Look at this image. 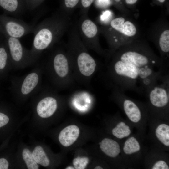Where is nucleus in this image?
I'll return each mask as SVG.
<instances>
[{
  "label": "nucleus",
  "mask_w": 169,
  "mask_h": 169,
  "mask_svg": "<svg viewBox=\"0 0 169 169\" xmlns=\"http://www.w3.org/2000/svg\"><path fill=\"white\" fill-rule=\"evenodd\" d=\"M112 54L107 75L113 89L124 93H145L151 85L169 74L168 63L146 48L125 47Z\"/></svg>",
  "instance_id": "1"
},
{
  "label": "nucleus",
  "mask_w": 169,
  "mask_h": 169,
  "mask_svg": "<svg viewBox=\"0 0 169 169\" xmlns=\"http://www.w3.org/2000/svg\"><path fill=\"white\" fill-rule=\"evenodd\" d=\"M70 18L59 12L45 19L35 26L32 46L29 50L31 60L34 64L42 53L52 47L68 31Z\"/></svg>",
  "instance_id": "2"
},
{
  "label": "nucleus",
  "mask_w": 169,
  "mask_h": 169,
  "mask_svg": "<svg viewBox=\"0 0 169 169\" xmlns=\"http://www.w3.org/2000/svg\"><path fill=\"white\" fill-rule=\"evenodd\" d=\"M68 31L66 52L72 66L75 67L78 73L82 77L89 78L95 71L97 63L82 42L76 24L70 25Z\"/></svg>",
  "instance_id": "3"
},
{
  "label": "nucleus",
  "mask_w": 169,
  "mask_h": 169,
  "mask_svg": "<svg viewBox=\"0 0 169 169\" xmlns=\"http://www.w3.org/2000/svg\"><path fill=\"white\" fill-rule=\"evenodd\" d=\"M71 64L66 52L57 48L50 54L46 69L54 85L58 88L63 87L70 73Z\"/></svg>",
  "instance_id": "4"
},
{
  "label": "nucleus",
  "mask_w": 169,
  "mask_h": 169,
  "mask_svg": "<svg viewBox=\"0 0 169 169\" xmlns=\"http://www.w3.org/2000/svg\"><path fill=\"white\" fill-rule=\"evenodd\" d=\"M43 67L38 65L28 73L21 76H13L12 89L15 96L26 98L38 93L41 89Z\"/></svg>",
  "instance_id": "5"
},
{
  "label": "nucleus",
  "mask_w": 169,
  "mask_h": 169,
  "mask_svg": "<svg viewBox=\"0 0 169 169\" xmlns=\"http://www.w3.org/2000/svg\"><path fill=\"white\" fill-rule=\"evenodd\" d=\"M76 25L80 38L87 49L105 54L99 43V28L97 24L89 18L88 14H81Z\"/></svg>",
  "instance_id": "6"
},
{
  "label": "nucleus",
  "mask_w": 169,
  "mask_h": 169,
  "mask_svg": "<svg viewBox=\"0 0 169 169\" xmlns=\"http://www.w3.org/2000/svg\"><path fill=\"white\" fill-rule=\"evenodd\" d=\"M7 35L8 49L13 68L22 69L34 64L31 58L29 50L23 46L19 38Z\"/></svg>",
  "instance_id": "7"
},
{
  "label": "nucleus",
  "mask_w": 169,
  "mask_h": 169,
  "mask_svg": "<svg viewBox=\"0 0 169 169\" xmlns=\"http://www.w3.org/2000/svg\"><path fill=\"white\" fill-rule=\"evenodd\" d=\"M99 30L105 37L117 33L125 36L132 37L137 32L134 24L129 21L126 20L122 17H118L111 19L108 25L101 27Z\"/></svg>",
  "instance_id": "8"
},
{
  "label": "nucleus",
  "mask_w": 169,
  "mask_h": 169,
  "mask_svg": "<svg viewBox=\"0 0 169 169\" xmlns=\"http://www.w3.org/2000/svg\"><path fill=\"white\" fill-rule=\"evenodd\" d=\"M53 93V91L43 88L38 92L40 99L37 103L36 109L38 115L41 118L52 116L57 109V100Z\"/></svg>",
  "instance_id": "9"
},
{
  "label": "nucleus",
  "mask_w": 169,
  "mask_h": 169,
  "mask_svg": "<svg viewBox=\"0 0 169 169\" xmlns=\"http://www.w3.org/2000/svg\"><path fill=\"white\" fill-rule=\"evenodd\" d=\"M4 21L6 33L10 37L19 39L27 34L33 33L35 26L14 18H8Z\"/></svg>",
  "instance_id": "10"
},
{
  "label": "nucleus",
  "mask_w": 169,
  "mask_h": 169,
  "mask_svg": "<svg viewBox=\"0 0 169 169\" xmlns=\"http://www.w3.org/2000/svg\"><path fill=\"white\" fill-rule=\"evenodd\" d=\"M79 132V128L76 125L67 126L60 131L58 137L59 141L64 146H69L78 139Z\"/></svg>",
  "instance_id": "11"
},
{
  "label": "nucleus",
  "mask_w": 169,
  "mask_h": 169,
  "mask_svg": "<svg viewBox=\"0 0 169 169\" xmlns=\"http://www.w3.org/2000/svg\"><path fill=\"white\" fill-rule=\"evenodd\" d=\"M123 93V109L128 117L130 116L129 119L130 120L132 118L137 119L138 117H141V113L139 107L134 102L128 99Z\"/></svg>",
  "instance_id": "12"
},
{
  "label": "nucleus",
  "mask_w": 169,
  "mask_h": 169,
  "mask_svg": "<svg viewBox=\"0 0 169 169\" xmlns=\"http://www.w3.org/2000/svg\"><path fill=\"white\" fill-rule=\"evenodd\" d=\"M99 144L102 151L107 156L115 157L118 155L117 153L118 148L116 146L118 143L116 141L111 139L105 138Z\"/></svg>",
  "instance_id": "13"
},
{
  "label": "nucleus",
  "mask_w": 169,
  "mask_h": 169,
  "mask_svg": "<svg viewBox=\"0 0 169 169\" xmlns=\"http://www.w3.org/2000/svg\"><path fill=\"white\" fill-rule=\"evenodd\" d=\"M80 0H62L59 12L64 15L70 18L75 9L79 6Z\"/></svg>",
  "instance_id": "14"
},
{
  "label": "nucleus",
  "mask_w": 169,
  "mask_h": 169,
  "mask_svg": "<svg viewBox=\"0 0 169 169\" xmlns=\"http://www.w3.org/2000/svg\"><path fill=\"white\" fill-rule=\"evenodd\" d=\"M33 157L35 161L44 167L48 166L50 163L49 159L47 157L43 148L40 146L35 147L32 153Z\"/></svg>",
  "instance_id": "15"
},
{
  "label": "nucleus",
  "mask_w": 169,
  "mask_h": 169,
  "mask_svg": "<svg viewBox=\"0 0 169 169\" xmlns=\"http://www.w3.org/2000/svg\"><path fill=\"white\" fill-rule=\"evenodd\" d=\"M0 6L12 14H21L18 0H0Z\"/></svg>",
  "instance_id": "16"
},
{
  "label": "nucleus",
  "mask_w": 169,
  "mask_h": 169,
  "mask_svg": "<svg viewBox=\"0 0 169 169\" xmlns=\"http://www.w3.org/2000/svg\"><path fill=\"white\" fill-rule=\"evenodd\" d=\"M8 68H13L10 56L7 49L0 47V71H4Z\"/></svg>",
  "instance_id": "17"
},
{
  "label": "nucleus",
  "mask_w": 169,
  "mask_h": 169,
  "mask_svg": "<svg viewBox=\"0 0 169 169\" xmlns=\"http://www.w3.org/2000/svg\"><path fill=\"white\" fill-rule=\"evenodd\" d=\"M158 45L163 55H167L169 52V30L163 31L159 37Z\"/></svg>",
  "instance_id": "18"
},
{
  "label": "nucleus",
  "mask_w": 169,
  "mask_h": 169,
  "mask_svg": "<svg viewBox=\"0 0 169 169\" xmlns=\"http://www.w3.org/2000/svg\"><path fill=\"white\" fill-rule=\"evenodd\" d=\"M23 158L28 169H38L39 166L33 159L32 153L27 148L24 149L22 152Z\"/></svg>",
  "instance_id": "19"
},
{
  "label": "nucleus",
  "mask_w": 169,
  "mask_h": 169,
  "mask_svg": "<svg viewBox=\"0 0 169 169\" xmlns=\"http://www.w3.org/2000/svg\"><path fill=\"white\" fill-rule=\"evenodd\" d=\"M89 161L87 157H78L74 158L73 161L74 167L76 169H85Z\"/></svg>",
  "instance_id": "20"
},
{
  "label": "nucleus",
  "mask_w": 169,
  "mask_h": 169,
  "mask_svg": "<svg viewBox=\"0 0 169 169\" xmlns=\"http://www.w3.org/2000/svg\"><path fill=\"white\" fill-rule=\"evenodd\" d=\"M95 0H80L79 7L81 14H88L91 6Z\"/></svg>",
  "instance_id": "21"
},
{
  "label": "nucleus",
  "mask_w": 169,
  "mask_h": 169,
  "mask_svg": "<svg viewBox=\"0 0 169 169\" xmlns=\"http://www.w3.org/2000/svg\"><path fill=\"white\" fill-rule=\"evenodd\" d=\"M9 121L8 117L5 114L0 112V127L6 125Z\"/></svg>",
  "instance_id": "22"
},
{
  "label": "nucleus",
  "mask_w": 169,
  "mask_h": 169,
  "mask_svg": "<svg viewBox=\"0 0 169 169\" xmlns=\"http://www.w3.org/2000/svg\"><path fill=\"white\" fill-rule=\"evenodd\" d=\"M8 163L5 158H0V169H7L8 167Z\"/></svg>",
  "instance_id": "23"
},
{
  "label": "nucleus",
  "mask_w": 169,
  "mask_h": 169,
  "mask_svg": "<svg viewBox=\"0 0 169 169\" xmlns=\"http://www.w3.org/2000/svg\"><path fill=\"white\" fill-rule=\"evenodd\" d=\"M138 0H125L127 4L132 5L136 3Z\"/></svg>",
  "instance_id": "24"
},
{
  "label": "nucleus",
  "mask_w": 169,
  "mask_h": 169,
  "mask_svg": "<svg viewBox=\"0 0 169 169\" xmlns=\"http://www.w3.org/2000/svg\"><path fill=\"white\" fill-rule=\"evenodd\" d=\"M95 169H102L103 168L100 166H97L96 167H95Z\"/></svg>",
  "instance_id": "25"
},
{
  "label": "nucleus",
  "mask_w": 169,
  "mask_h": 169,
  "mask_svg": "<svg viewBox=\"0 0 169 169\" xmlns=\"http://www.w3.org/2000/svg\"><path fill=\"white\" fill-rule=\"evenodd\" d=\"M65 169H74V167H73L72 166H68Z\"/></svg>",
  "instance_id": "26"
},
{
  "label": "nucleus",
  "mask_w": 169,
  "mask_h": 169,
  "mask_svg": "<svg viewBox=\"0 0 169 169\" xmlns=\"http://www.w3.org/2000/svg\"><path fill=\"white\" fill-rule=\"evenodd\" d=\"M156 0L161 3H163L165 1V0Z\"/></svg>",
  "instance_id": "27"
},
{
  "label": "nucleus",
  "mask_w": 169,
  "mask_h": 169,
  "mask_svg": "<svg viewBox=\"0 0 169 169\" xmlns=\"http://www.w3.org/2000/svg\"><path fill=\"white\" fill-rule=\"evenodd\" d=\"M125 128H126L127 129L129 128V127L128 126H127V125H125Z\"/></svg>",
  "instance_id": "28"
},
{
  "label": "nucleus",
  "mask_w": 169,
  "mask_h": 169,
  "mask_svg": "<svg viewBox=\"0 0 169 169\" xmlns=\"http://www.w3.org/2000/svg\"><path fill=\"white\" fill-rule=\"evenodd\" d=\"M113 1H115L116 2H119L121 0H113Z\"/></svg>",
  "instance_id": "29"
}]
</instances>
